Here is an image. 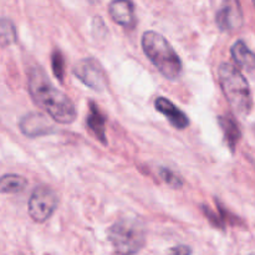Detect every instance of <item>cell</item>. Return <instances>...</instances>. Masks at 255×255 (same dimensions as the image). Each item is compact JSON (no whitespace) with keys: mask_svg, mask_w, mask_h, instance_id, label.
<instances>
[{"mask_svg":"<svg viewBox=\"0 0 255 255\" xmlns=\"http://www.w3.org/2000/svg\"><path fill=\"white\" fill-rule=\"evenodd\" d=\"M27 87L32 101L54 121L69 125L76 120V109L70 97L52 85L41 66H32L27 72Z\"/></svg>","mask_w":255,"mask_h":255,"instance_id":"cell-1","label":"cell"},{"mask_svg":"<svg viewBox=\"0 0 255 255\" xmlns=\"http://www.w3.org/2000/svg\"><path fill=\"white\" fill-rule=\"evenodd\" d=\"M141 42L144 55L164 77L173 81L181 76L183 69L181 57L166 37L149 30L142 35Z\"/></svg>","mask_w":255,"mask_h":255,"instance_id":"cell-2","label":"cell"},{"mask_svg":"<svg viewBox=\"0 0 255 255\" xmlns=\"http://www.w3.org/2000/svg\"><path fill=\"white\" fill-rule=\"evenodd\" d=\"M219 84L232 109L239 116H248L253 107L251 86L238 67L221 64L218 69Z\"/></svg>","mask_w":255,"mask_h":255,"instance_id":"cell-3","label":"cell"},{"mask_svg":"<svg viewBox=\"0 0 255 255\" xmlns=\"http://www.w3.org/2000/svg\"><path fill=\"white\" fill-rule=\"evenodd\" d=\"M109 241L119 255H134L146 243V229L137 218H122L109 229Z\"/></svg>","mask_w":255,"mask_h":255,"instance_id":"cell-4","label":"cell"},{"mask_svg":"<svg viewBox=\"0 0 255 255\" xmlns=\"http://www.w3.org/2000/svg\"><path fill=\"white\" fill-rule=\"evenodd\" d=\"M59 206V196L49 186H39L34 189L29 199V216L36 223H44L54 214Z\"/></svg>","mask_w":255,"mask_h":255,"instance_id":"cell-5","label":"cell"},{"mask_svg":"<svg viewBox=\"0 0 255 255\" xmlns=\"http://www.w3.org/2000/svg\"><path fill=\"white\" fill-rule=\"evenodd\" d=\"M74 75L86 86L95 91H104L107 86V77L97 60L82 59L74 66Z\"/></svg>","mask_w":255,"mask_h":255,"instance_id":"cell-6","label":"cell"},{"mask_svg":"<svg viewBox=\"0 0 255 255\" xmlns=\"http://www.w3.org/2000/svg\"><path fill=\"white\" fill-rule=\"evenodd\" d=\"M20 129L27 137H40L54 133V125L46 116L39 112H31L25 115L20 121Z\"/></svg>","mask_w":255,"mask_h":255,"instance_id":"cell-7","label":"cell"},{"mask_svg":"<svg viewBox=\"0 0 255 255\" xmlns=\"http://www.w3.org/2000/svg\"><path fill=\"white\" fill-rule=\"evenodd\" d=\"M217 25L223 31H232L243 24V12H242L241 5L237 1H228L222 5L216 16Z\"/></svg>","mask_w":255,"mask_h":255,"instance_id":"cell-8","label":"cell"},{"mask_svg":"<svg viewBox=\"0 0 255 255\" xmlns=\"http://www.w3.org/2000/svg\"><path fill=\"white\" fill-rule=\"evenodd\" d=\"M154 107L158 112L168 119L169 124L178 129H184L189 126V120L184 112H182L171 100L166 97H157L154 100Z\"/></svg>","mask_w":255,"mask_h":255,"instance_id":"cell-9","label":"cell"},{"mask_svg":"<svg viewBox=\"0 0 255 255\" xmlns=\"http://www.w3.org/2000/svg\"><path fill=\"white\" fill-rule=\"evenodd\" d=\"M109 12L116 24L124 27H129L134 22V6L131 1H112L109 6Z\"/></svg>","mask_w":255,"mask_h":255,"instance_id":"cell-10","label":"cell"},{"mask_svg":"<svg viewBox=\"0 0 255 255\" xmlns=\"http://www.w3.org/2000/svg\"><path fill=\"white\" fill-rule=\"evenodd\" d=\"M86 124L90 131L95 134V137L100 142L106 144V126H105L106 125V117H105V115L102 114L101 110L99 109V106L95 102H90V112L89 116H87Z\"/></svg>","mask_w":255,"mask_h":255,"instance_id":"cell-11","label":"cell"},{"mask_svg":"<svg viewBox=\"0 0 255 255\" xmlns=\"http://www.w3.org/2000/svg\"><path fill=\"white\" fill-rule=\"evenodd\" d=\"M232 57L236 61V64L241 67L244 71L253 74L254 71V54L248 45L243 41V40H238L236 44L232 46Z\"/></svg>","mask_w":255,"mask_h":255,"instance_id":"cell-12","label":"cell"},{"mask_svg":"<svg viewBox=\"0 0 255 255\" xmlns=\"http://www.w3.org/2000/svg\"><path fill=\"white\" fill-rule=\"evenodd\" d=\"M219 126L223 131L227 144L232 149V152H234L239 139H241V128H239L238 124L231 115H224V116L219 117Z\"/></svg>","mask_w":255,"mask_h":255,"instance_id":"cell-13","label":"cell"},{"mask_svg":"<svg viewBox=\"0 0 255 255\" xmlns=\"http://www.w3.org/2000/svg\"><path fill=\"white\" fill-rule=\"evenodd\" d=\"M27 186V179L19 174H5L0 177V193L14 194L24 191Z\"/></svg>","mask_w":255,"mask_h":255,"instance_id":"cell-14","label":"cell"},{"mask_svg":"<svg viewBox=\"0 0 255 255\" xmlns=\"http://www.w3.org/2000/svg\"><path fill=\"white\" fill-rule=\"evenodd\" d=\"M16 41V30L9 19H0V45L7 46Z\"/></svg>","mask_w":255,"mask_h":255,"instance_id":"cell-15","label":"cell"},{"mask_svg":"<svg viewBox=\"0 0 255 255\" xmlns=\"http://www.w3.org/2000/svg\"><path fill=\"white\" fill-rule=\"evenodd\" d=\"M51 66H52V71H54L55 76L59 79V81H62L65 75V61H64V56H62V54L59 51V50H55V51L52 52Z\"/></svg>","mask_w":255,"mask_h":255,"instance_id":"cell-16","label":"cell"},{"mask_svg":"<svg viewBox=\"0 0 255 255\" xmlns=\"http://www.w3.org/2000/svg\"><path fill=\"white\" fill-rule=\"evenodd\" d=\"M159 176H161V178L163 179L167 184H169V186L173 187V188H181V187L183 186V181L181 179V177L177 176V174L174 173V172H172L171 169L163 168V167H162V168L159 169Z\"/></svg>","mask_w":255,"mask_h":255,"instance_id":"cell-17","label":"cell"},{"mask_svg":"<svg viewBox=\"0 0 255 255\" xmlns=\"http://www.w3.org/2000/svg\"><path fill=\"white\" fill-rule=\"evenodd\" d=\"M169 255H192V249L187 246H178L171 249Z\"/></svg>","mask_w":255,"mask_h":255,"instance_id":"cell-18","label":"cell"},{"mask_svg":"<svg viewBox=\"0 0 255 255\" xmlns=\"http://www.w3.org/2000/svg\"><path fill=\"white\" fill-rule=\"evenodd\" d=\"M251 255H253V254H251Z\"/></svg>","mask_w":255,"mask_h":255,"instance_id":"cell-19","label":"cell"}]
</instances>
